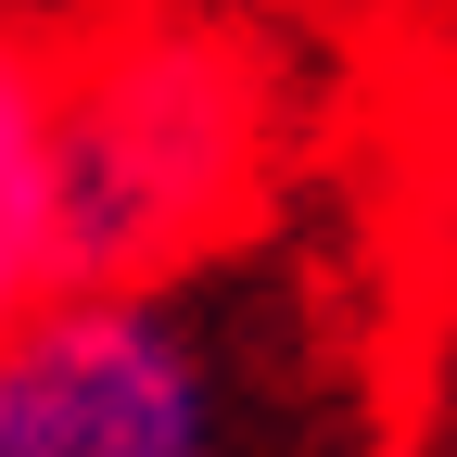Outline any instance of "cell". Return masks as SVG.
Masks as SVG:
<instances>
[{
	"label": "cell",
	"mask_w": 457,
	"mask_h": 457,
	"mask_svg": "<svg viewBox=\"0 0 457 457\" xmlns=\"http://www.w3.org/2000/svg\"><path fill=\"white\" fill-rule=\"evenodd\" d=\"M267 191V77L228 26L102 13L64 51V267H204Z\"/></svg>",
	"instance_id": "6da1fadb"
},
{
	"label": "cell",
	"mask_w": 457,
	"mask_h": 457,
	"mask_svg": "<svg viewBox=\"0 0 457 457\" xmlns=\"http://www.w3.org/2000/svg\"><path fill=\"white\" fill-rule=\"evenodd\" d=\"M216 279H64L0 343V457H254L267 356Z\"/></svg>",
	"instance_id": "7a4b0ae2"
},
{
	"label": "cell",
	"mask_w": 457,
	"mask_h": 457,
	"mask_svg": "<svg viewBox=\"0 0 457 457\" xmlns=\"http://www.w3.org/2000/svg\"><path fill=\"white\" fill-rule=\"evenodd\" d=\"M64 279V51L0 13V343Z\"/></svg>",
	"instance_id": "3957f363"
},
{
	"label": "cell",
	"mask_w": 457,
	"mask_h": 457,
	"mask_svg": "<svg viewBox=\"0 0 457 457\" xmlns=\"http://www.w3.org/2000/svg\"><path fill=\"white\" fill-rule=\"evenodd\" d=\"M420 457H457V356H445V381H432V432H420Z\"/></svg>",
	"instance_id": "277c9868"
}]
</instances>
